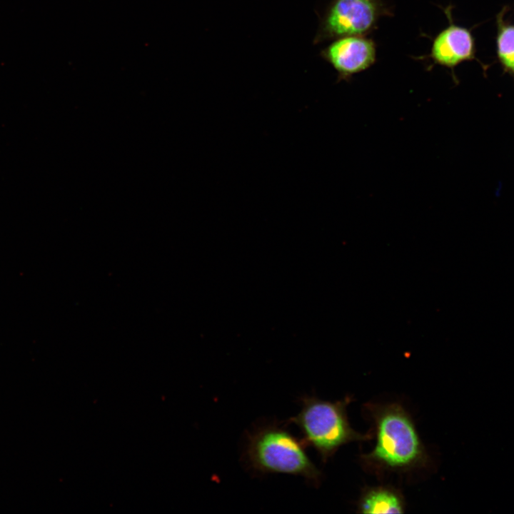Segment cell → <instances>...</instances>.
Listing matches in <instances>:
<instances>
[{"mask_svg":"<svg viewBox=\"0 0 514 514\" xmlns=\"http://www.w3.org/2000/svg\"><path fill=\"white\" fill-rule=\"evenodd\" d=\"M306 445L283 426L266 424L248 435L246 458L257 473L298 475L318 484L321 472L306 453Z\"/></svg>","mask_w":514,"mask_h":514,"instance_id":"2","label":"cell"},{"mask_svg":"<svg viewBox=\"0 0 514 514\" xmlns=\"http://www.w3.org/2000/svg\"><path fill=\"white\" fill-rule=\"evenodd\" d=\"M351 400L331 402L305 396L300 400V411L289 420L299 428L306 445L315 448L324 461L346 443L373 438V433L363 434L351 426L346 411Z\"/></svg>","mask_w":514,"mask_h":514,"instance_id":"3","label":"cell"},{"mask_svg":"<svg viewBox=\"0 0 514 514\" xmlns=\"http://www.w3.org/2000/svg\"><path fill=\"white\" fill-rule=\"evenodd\" d=\"M376 444L361 456L373 468L407 471L423 467L428 454L410 414L398 403L370 404Z\"/></svg>","mask_w":514,"mask_h":514,"instance_id":"1","label":"cell"},{"mask_svg":"<svg viewBox=\"0 0 514 514\" xmlns=\"http://www.w3.org/2000/svg\"><path fill=\"white\" fill-rule=\"evenodd\" d=\"M505 9L497 16V55L504 73L514 78V25L504 19Z\"/></svg>","mask_w":514,"mask_h":514,"instance_id":"8","label":"cell"},{"mask_svg":"<svg viewBox=\"0 0 514 514\" xmlns=\"http://www.w3.org/2000/svg\"><path fill=\"white\" fill-rule=\"evenodd\" d=\"M376 44L366 36L338 38L323 51V56L338 75L349 81L355 74L369 69L376 60Z\"/></svg>","mask_w":514,"mask_h":514,"instance_id":"6","label":"cell"},{"mask_svg":"<svg viewBox=\"0 0 514 514\" xmlns=\"http://www.w3.org/2000/svg\"><path fill=\"white\" fill-rule=\"evenodd\" d=\"M383 0H333L322 23V39L367 36L383 16H392Z\"/></svg>","mask_w":514,"mask_h":514,"instance_id":"4","label":"cell"},{"mask_svg":"<svg viewBox=\"0 0 514 514\" xmlns=\"http://www.w3.org/2000/svg\"><path fill=\"white\" fill-rule=\"evenodd\" d=\"M444 12L448 25L433 38L429 54L421 59L429 60L432 66L450 69L454 76V69L458 65L475 59V43L470 29L454 24L450 6Z\"/></svg>","mask_w":514,"mask_h":514,"instance_id":"5","label":"cell"},{"mask_svg":"<svg viewBox=\"0 0 514 514\" xmlns=\"http://www.w3.org/2000/svg\"><path fill=\"white\" fill-rule=\"evenodd\" d=\"M405 504L400 491L388 486L365 488L358 503L361 513H403Z\"/></svg>","mask_w":514,"mask_h":514,"instance_id":"7","label":"cell"}]
</instances>
